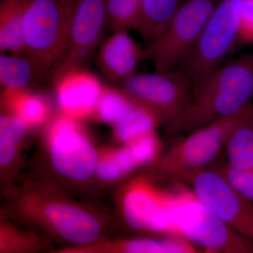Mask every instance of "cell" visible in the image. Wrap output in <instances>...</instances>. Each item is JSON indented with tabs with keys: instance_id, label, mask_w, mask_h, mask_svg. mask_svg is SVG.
<instances>
[{
	"instance_id": "3957f363",
	"label": "cell",
	"mask_w": 253,
	"mask_h": 253,
	"mask_svg": "<svg viewBox=\"0 0 253 253\" xmlns=\"http://www.w3.org/2000/svg\"><path fill=\"white\" fill-rule=\"evenodd\" d=\"M251 104L236 114L190 131L158 161L160 177L170 183L183 182L193 173L214 166L232 131L251 116Z\"/></svg>"
},
{
	"instance_id": "6da1fadb",
	"label": "cell",
	"mask_w": 253,
	"mask_h": 253,
	"mask_svg": "<svg viewBox=\"0 0 253 253\" xmlns=\"http://www.w3.org/2000/svg\"><path fill=\"white\" fill-rule=\"evenodd\" d=\"M253 101V52L214 70L193 86V101L181 131L233 116Z\"/></svg>"
},
{
	"instance_id": "30bf717a",
	"label": "cell",
	"mask_w": 253,
	"mask_h": 253,
	"mask_svg": "<svg viewBox=\"0 0 253 253\" xmlns=\"http://www.w3.org/2000/svg\"><path fill=\"white\" fill-rule=\"evenodd\" d=\"M49 141L51 162L60 174L84 180L96 172L97 152L72 118L65 116L55 121Z\"/></svg>"
},
{
	"instance_id": "484cf974",
	"label": "cell",
	"mask_w": 253,
	"mask_h": 253,
	"mask_svg": "<svg viewBox=\"0 0 253 253\" xmlns=\"http://www.w3.org/2000/svg\"><path fill=\"white\" fill-rule=\"evenodd\" d=\"M253 44V0H241L236 46Z\"/></svg>"
},
{
	"instance_id": "8fae6325",
	"label": "cell",
	"mask_w": 253,
	"mask_h": 253,
	"mask_svg": "<svg viewBox=\"0 0 253 253\" xmlns=\"http://www.w3.org/2000/svg\"><path fill=\"white\" fill-rule=\"evenodd\" d=\"M123 212L126 224L134 230L179 236L171 219L167 190L157 189L145 179H137L127 188Z\"/></svg>"
},
{
	"instance_id": "603a6c76",
	"label": "cell",
	"mask_w": 253,
	"mask_h": 253,
	"mask_svg": "<svg viewBox=\"0 0 253 253\" xmlns=\"http://www.w3.org/2000/svg\"><path fill=\"white\" fill-rule=\"evenodd\" d=\"M107 27L113 31H137L140 25L141 0H106Z\"/></svg>"
},
{
	"instance_id": "f1b7e54d",
	"label": "cell",
	"mask_w": 253,
	"mask_h": 253,
	"mask_svg": "<svg viewBox=\"0 0 253 253\" xmlns=\"http://www.w3.org/2000/svg\"><path fill=\"white\" fill-rule=\"evenodd\" d=\"M16 143L4 136H0V163L6 166L14 161L16 154Z\"/></svg>"
},
{
	"instance_id": "f546056e",
	"label": "cell",
	"mask_w": 253,
	"mask_h": 253,
	"mask_svg": "<svg viewBox=\"0 0 253 253\" xmlns=\"http://www.w3.org/2000/svg\"><path fill=\"white\" fill-rule=\"evenodd\" d=\"M251 119H252L253 122V101L252 104H251Z\"/></svg>"
},
{
	"instance_id": "7402d4cb",
	"label": "cell",
	"mask_w": 253,
	"mask_h": 253,
	"mask_svg": "<svg viewBox=\"0 0 253 253\" xmlns=\"http://www.w3.org/2000/svg\"><path fill=\"white\" fill-rule=\"evenodd\" d=\"M136 100L122 87H104L95 111L100 120L113 126L129 114Z\"/></svg>"
},
{
	"instance_id": "83f0119b",
	"label": "cell",
	"mask_w": 253,
	"mask_h": 253,
	"mask_svg": "<svg viewBox=\"0 0 253 253\" xmlns=\"http://www.w3.org/2000/svg\"><path fill=\"white\" fill-rule=\"evenodd\" d=\"M96 172L103 181H114L126 174L112 154L99 161Z\"/></svg>"
},
{
	"instance_id": "9c48e42d",
	"label": "cell",
	"mask_w": 253,
	"mask_h": 253,
	"mask_svg": "<svg viewBox=\"0 0 253 253\" xmlns=\"http://www.w3.org/2000/svg\"><path fill=\"white\" fill-rule=\"evenodd\" d=\"M106 27V0H77L66 47L51 73L53 83L66 73L84 67L101 43Z\"/></svg>"
},
{
	"instance_id": "44dd1931",
	"label": "cell",
	"mask_w": 253,
	"mask_h": 253,
	"mask_svg": "<svg viewBox=\"0 0 253 253\" xmlns=\"http://www.w3.org/2000/svg\"><path fill=\"white\" fill-rule=\"evenodd\" d=\"M224 151L226 163L239 169L253 168V122L251 115L232 131Z\"/></svg>"
},
{
	"instance_id": "7a4b0ae2",
	"label": "cell",
	"mask_w": 253,
	"mask_h": 253,
	"mask_svg": "<svg viewBox=\"0 0 253 253\" xmlns=\"http://www.w3.org/2000/svg\"><path fill=\"white\" fill-rule=\"evenodd\" d=\"M169 212L178 236L207 253H253V244L224 224L187 184L167 190Z\"/></svg>"
},
{
	"instance_id": "277c9868",
	"label": "cell",
	"mask_w": 253,
	"mask_h": 253,
	"mask_svg": "<svg viewBox=\"0 0 253 253\" xmlns=\"http://www.w3.org/2000/svg\"><path fill=\"white\" fill-rule=\"evenodd\" d=\"M77 0H23L25 51L44 76L51 74L67 43Z\"/></svg>"
},
{
	"instance_id": "ba28073f",
	"label": "cell",
	"mask_w": 253,
	"mask_h": 253,
	"mask_svg": "<svg viewBox=\"0 0 253 253\" xmlns=\"http://www.w3.org/2000/svg\"><path fill=\"white\" fill-rule=\"evenodd\" d=\"M182 183L221 221L253 244V205L236 191L215 168L193 173Z\"/></svg>"
},
{
	"instance_id": "9a60e30c",
	"label": "cell",
	"mask_w": 253,
	"mask_h": 253,
	"mask_svg": "<svg viewBox=\"0 0 253 253\" xmlns=\"http://www.w3.org/2000/svg\"><path fill=\"white\" fill-rule=\"evenodd\" d=\"M44 76L36 61L26 53H1L0 83L4 90L26 89Z\"/></svg>"
},
{
	"instance_id": "e0dca14e",
	"label": "cell",
	"mask_w": 253,
	"mask_h": 253,
	"mask_svg": "<svg viewBox=\"0 0 253 253\" xmlns=\"http://www.w3.org/2000/svg\"><path fill=\"white\" fill-rule=\"evenodd\" d=\"M182 0H141L142 13L138 33L148 44L164 33Z\"/></svg>"
},
{
	"instance_id": "ffe728a7",
	"label": "cell",
	"mask_w": 253,
	"mask_h": 253,
	"mask_svg": "<svg viewBox=\"0 0 253 253\" xmlns=\"http://www.w3.org/2000/svg\"><path fill=\"white\" fill-rule=\"evenodd\" d=\"M120 252L126 253H199L202 250L181 236L161 239H132L117 245Z\"/></svg>"
},
{
	"instance_id": "d4e9b609",
	"label": "cell",
	"mask_w": 253,
	"mask_h": 253,
	"mask_svg": "<svg viewBox=\"0 0 253 253\" xmlns=\"http://www.w3.org/2000/svg\"><path fill=\"white\" fill-rule=\"evenodd\" d=\"M126 146L138 166L154 161L161 149V141L155 131L138 138Z\"/></svg>"
},
{
	"instance_id": "7c38bea8",
	"label": "cell",
	"mask_w": 253,
	"mask_h": 253,
	"mask_svg": "<svg viewBox=\"0 0 253 253\" xmlns=\"http://www.w3.org/2000/svg\"><path fill=\"white\" fill-rule=\"evenodd\" d=\"M54 84L60 107L73 120L94 112L104 88L99 78L84 68L66 73Z\"/></svg>"
},
{
	"instance_id": "cb8c5ba5",
	"label": "cell",
	"mask_w": 253,
	"mask_h": 253,
	"mask_svg": "<svg viewBox=\"0 0 253 253\" xmlns=\"http://www.w3.org/2000/svg\"><path fill=\"white\" fill-rule=\"evenodd\" d=\"M213 167L241 196L253 205V168L239 169L227 163H216Z\"/></svg>"
},
{
	"instance_id": "5bb4252c",
	"label": "cell",
	"mask_w": 253,
	"mask_h": 253,
	"mask_svg": "<svg viewBox=\"0 0 253 253\" xmlns=\"http://www.w3.org/2000/svg\"><path fill=\"white\" fill-rule=\"evenodd\" d=\"M44 214L51 227L68 242L91 244L99 238V223L90 214L76 206L55 203L46 208Z\"/></svg>"
},
{
	"instance_id": "5b68a950",
	"label": "cell",
	"mask_w": 253,
	"mask_h": 253,
	"mask_svg": "<svg viewBox=\"0 0 253 253\" xmlns=\"http://www.w3.org/2000/svg\"><path fill=\"white\" fill-rule=\"evenodd\" d=\"M241 0H221L216 4L199 38L175 69L185 74L193 86L201 83L236 46Z\"/></svg>"
},
{
	"instance_id": "d6986e66",
	"label": "cell",
	"mask_w": 253,
	"mask_h": 253,
	"mask_svg": "<svg viewBox=\"0 0 253 253\" xmlns=\"http://www.w3.org/2000/svg\"><path fill=\"white\" fill-rule=\"evenodd\" d=\"M3 99L11 114L19 118L27 126H36L45 121L48 107L44 100L26 89L3 91Z\"/></svg>"
},
{
	"instance_id": "2e32d148",
	"label": "cell",
	"mask_w": 253,
	"mask_h": 253,
	"mask_svg": "<svg viewBox=\"0 0 253 253\" xmlns=\"http://www.w3.org/2000/svg\"><path fill=\"white\" fill-rule=\"evenodd\" d=\"M0 51L24 53L23 0H0Z\"/></svg>"
},
{
	"instance_id": "52a82bcc",
	"label": "cell",
	"mask_w": 253,
	"mask_h": 253,
	"mask_svg": "<svg viewBox=\"0 0 253 253\" xmlns=\"http://www.w3.org/2000/svg\"><path fill=\"white\" fill-rule=\"evenodd\" d=\"M214 0H182L164 33L144 48L156 72L175 69L199 38L212 14Z\"/></svg>"
},
{
	"instance_id": "4316f807",
	"label": "cell",
	"mask_w": 253,
	"mask_h": 253,
	"mask_svg": "<svg viewBox=\"0 0 253 253\" xmlns=\"http://www.w3.org/2000/svg\"><path fill=\"white\" fill-rule=\"evenodd\" d=\"M27 125L14 115H1L0 136H4L17 144L26 135Z\"/></svg>"
},
{
	"instance_id": "4fadbf2b",
	"label": "cell",
	"mask_w": 253,
	"mask_h": 253,
	"mask_svg": "<svg viewBox=\"0 0 253 253\" xmlns=\"http://www.w3.org/2000/svg\"><path fill=\"white\" fill-rule=\"evenodd\" d=\"M129 31H113L99 46L96 65L108 81L121 84L135 74L144 58V50L129 36Z\"/></svg>"
},
{
	"instance_id": "ac0fdd59",
	"label": "cell",
	"mask_w": 253,
	"mask_h": 253,
	"mask_svg": "<svg viewBox=\"0 0 253 253\" xmlns=\"http://www.w3.org/2000/svg\"><path fill=\"white\" fill-rule=\"evenodd\" d=\"M162 123V117L156 111L136 101L129 114L114 126L115 134L118 140L126 145L154 131Z\"/></svg>"
},
{
	"instance_id": "8992f818",
	"label": "cell",
	"mask_w": 253,
	"mask_h": 253,
	"mask_svg": "<svg viewBox=\"0 0 253 253\" xmlns=\"http://www.w3.org/2000/svg\"><path fill=\"white\" fill-rule=\"evenodd\" d=\"M133 99L156 111L172 132L182 130L193 101V84L178 69L135 73L121 84Z\"/></svg>"
}]
</instances>
